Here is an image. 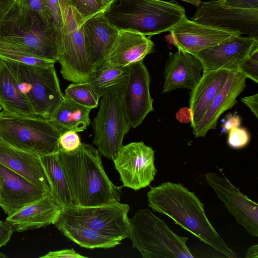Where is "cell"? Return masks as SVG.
I'll list each match as a JSON object with an SVG mask.
<instances>
[{
	"label": "cell",
	"instance_id": "obj_16",
	"mask_svg": "<svg viewBox=\"0 0 258 258\" xmlns=\"http://www.w3.org/2000/svg\"><path fill=\"white\" fill-rule=\"evenodd\" d=\"M119 30L99 13L83 23V34L88 60L95 71L107 66Z\"/></svg>",
	"mask_w": 258,
	"mask_h": 258
},
{
	"label": "cell",
	"instance_id": "obj_11",
	"mask_svg": "<svg viewBox=\"0 0 258 258\" xmlns=\"http://www.w3.org/2000/svg\"><path fill=\"white\" fill-rule=\"evenodd\" d=\"M154 151L143 142L123 145L113 160L123 186L138 190L149 186L157 173Z\"/></svg>",
	"mask_w": 258,
	"mask_h": 258
},
{
	"label": "cell",
	"instance_id": "obj_29",
	"mask_svg": "<svg viewBox=\"0 0 258 258\" xmlns=\"http://www.w3.org/2000/svg\"><path fill=\"white\" fill-rule=\"evenodd\" d=\"M0 57L26 64L47 66L55 61L38 57L22 47L0 38Z\"/></svg>",
	"mask_w": 258,
	"mask_h": 258
},
{
	"label": "cell",
	"instance_id": "obj_43",
	"mask_svg": "<svg viewBox=\"0 0 258 258\" xmlns=\"http://www.w3.org/2000/svg\"><path fill=\"white\" fill-rule=\"evenodd\" d=\"M183 2H186L196 7H199L202 2L201 0H181Z\"/></svg>",
	"mask_w": 258,
	"mask_h": 258
},
{
	"label": "cell",
	"instance_id": "obj_31",
	"mask_svg": "<svg viewBox=\"0 0 258 258\" xmlns=\"http://www.w3.org/2000/svg\"><path fill=\"white\" fill-rule=\"evenodd\" d=\"M16 2L17 9L36 12L45 22L52 23L46 0H16Z\"/></svg>",
	"mask_w": 258,
	"mask_h": 258
},
{
	"label": "cell",
	"instance_id": "obj_19",
	"mask_svg": "<svg viewBox=\"0 0 258 258\" xmlns=\"http://www.w3.org/2000/svg\"><path fill=\"white\" fill-rule=\"evenodd\" d=\"M246 78L238 71L228 72L222 89L214 99L201 120L192 128L195 138L206 136L216 128L219 118L237 103L236 99L246 87Z\"/></svg>",
	"mask_w": 258,
	"mask_h": 258
},
{
	"label": "cell",
	"instance_id": "obj_41",
	"mask_svg": "<svg viewBox=\"0 0 258 258\" xmlns=\"http://www.w3.org/2000/svg\"><path fill=\"white\" fill-rule=\"evenodd\" d=\"M241 101L252 112L256 118H258V94L245 96L241 98Z\"/></svg>",
	"mask_w": 258,
	"mask_h": 258
},
{
	"label": "cell",
	"instance_id": "obj_9",
	"mask_svg": "<svg viewBox=\"0 0 258 258\" xmlns=\"http://www.w3.org/2000/svg\"><path fill=\"white\" fill-rule=\"evenodd\" d=\"M130 207L120 202L95 206H76L61 214L78 220L101 234L120 241L129 238Z\"/></svg>",
	"mask_w": 258,
	"mask_h": 258
},
{
	"label": "cell",
	"instance_id": "obj_22",
	"mask_svg": "<svg viewBox=\"0 0 258 258\" xmlns=\"http://www.w3.org/2000/svg\"><path fill=\"white\" fill-rule=\"evenodd\" d=\"M154 46L149 36L135 31L120 30L108 56L107 66L126 67L143 61L153 51Z\"/></svg>",
	"mask_w": 258,
	"mask_h": 258
},
{
	"label": "cell",
	"instance_id": "obj_18",
	"mask_svg": "<svg viewBox=\"0 0 258 258\" xmlns=\"http://www.w3.org/2000/svg\"><path fill=\"white\" fill-rule=\"evenodd\" d=\"M203 68L193 54L178 49L169 52L164 72L162 93L178 89H193L201 79Z\"/></svg>",
	"mask_w": 258,
	"mask_h": 258
},
{
	"label": "cell",
	"instance_id": "obj_30",
	"mask_svg": "<svg viewBox=\"0 0 258 258\" xmlns=\"http://www.w3.org/2000/svg\"><path fill=\"white\" fill-rule=\"evenodd\" d=\"M64 95L76 102L91 109L96 108L99 97L89 82L72 83L64 91Z\"/></svg>",
	"mask_w": 258,
	"mask_h": 258
},
{
	"label": "cell",
	"instance_id": "obj_14",
	"mask_svg": "<svg viewBox=\"0 0 258 258\" xmlns=\"http://www.w3.org/2000/svg\"><path fill=\"white\" fill-rule=\"evenodd\" d=\"M129 66L130 73L124 91L123 104L131 126L135 128L154 111L153 100L150 92L151 77L143 61Z\"/></svg>",
	"mask_w": 258,
	"mask_h": 258
},
{
	"label": "cell",
	"instance_id": "obj_15",
	"mask_svg": "<svg viewBox=\"0 0 258 258\" xmlns=\"http://www.w3.org/2000/svg\"><path fill=\"white\" fill-rule=\"evenodd\" d=\"M169 31L165 38L169 43L193 54L238 35L189 20L186 16Z\"/></svg>",
	"mask_w": 258,
	"mask_h": 258
},
{
	"label": "cell",
	"instance_id": "obj_20",
	"mask_svg": "<svg viewBox=\"0 0 258 258\" xmlns=\"http://www.w3.org/2000/svg\"><path fill=\"white\" fill-rule=\"evenodd\" d=\"M62 211L52 196L48 195L8 216L5 221L14 232H23L54 225Z\"/></svg>",
	"mask_w": 258,
	"mask_h": 258
},
{
	"label": "cell",
	"instance_id": "obj_24",
	"mask_svg": "<svg viewBox=\"0 0 258 258\" xmlns=\"http://www.w3.org/2000/svg\"><path fill=\"white\" fill-rule=\"evenodd\" d=\"M54 225L67 238L82 247L107 249L121 243V241L106 237L87 225L61 213Z\"/></svg>",
	"mask_w": 258,
	"mask_h": 258
},
{
	"label": "cell",
	"instance_id": "obj_36",
	"mask_svg": "<svg viewBox=\"0 0 258 258\" xmlns=\"http://www.w3.org/2000/svg\"><path fill=\"white\" fill-rule=\"evenodd\" d=\"M16 9V0H0V35Z\"/></svg>",
	"mask_w": 258,
	"mask_h": 258
},
{
	"label": "cell",
	"instance_id": "obj_37",
	"mask_svg": "<svg viewBox=\"0 0 258 258\" xmlns=\"http://www.w3.org/2000/svg\"><path fill=\"white\" fill-rule=\"evenodd\" d=\"M41 258H88L76 252L73 248L50 251Z\"/></svg>",
	"mask_w": 258,
	"mask_h": 258
},
{
	"label": "cell",
	"instance_id": "obj_46",
	"mask_svg": "<svg viewBox=\"0 0 258 258\" xmlns=\"http://www.w3.org/2000/svg\"><path fill=\"white\" fill-rule=\"evenodd\" d=\"M2 110H3V108H2V105L0 103V111H1Z\"/></svg>",
	"mask_w": 258,
	"mask_h": 258
},
{
	"label": "cell",
	"instance_id": "obj_1",
	"mask_svg": "<svg viewBox=\"0 0 258 258\" xmlns=\"http://www.w3.org/2000/svg\"><path fill=\"white\" fill-rule=\"evenodd\" d=\"M147 198L148 206L154 211L168 216L224 257H237L210 223L203 203L182 184L163 182L151 187Z\"/></svg>",
	"mask_w": 258,
	"mask_h": 258
},
{
	"label": "cell",
	"instance_id": "obj_42",
	"mask_svg": "<svg viewBox=\"0 0 258 258\" xmlns=\"http://www.w3.org/2000/svg\"><path fill=\"white\" fill-rule=\"evenodd\" d=\"M246 257L257 258L258 257V245L256 244L250 247L246 252Z\"/></svg>",
	"mask_w": 258,
	"mask_h": 258
},
{
	"label": "cell",
	"instance_id": "obj_12",
	"mask_svg": "<svg viewBox=\"0 0 258 258\" xmlns=\"http://www.w3.org/2000/svg\"><path fill=\"white\" fill-rule=\"evenodd\" d=\"M205 176L208 184L236 221L249 234L257 237V204L241 192L223 174L222 176L215 172H208Z\"/></svg>",
	"mask_w": 258,
	"mask_h": 258
},
{
	"label": "cell",
	"instance_id": "obj_33",
	"mask_svg": "<svg viewBox=\"0 0 258 258\" xmlns=\"http://www.w3.org/2000/svg\"><path fill=\"white\" fill-rule=\"evenodd\" d=\"M246 78L258 83V48L243 61L238 71Z\"/></svg>",
	"mask_w": 258,
	"mask_h": 258
},
{
	"label": "cell",
	"instance_id": "obj_10",
	"mask_svg": "<svg viewBox=\"0 0 258 258\" xmlns=\"http://www.w3.org/2000/svg\"><path fill=\"white\" fill-rule=\"evenodd\" d=\"M191 20L220 30L258 36V9H243L227 6L221 0L202 2Z\"/></svg>",
	"mask_w": 258,
	"mask_h": 258
},
{
	"label": "cell",
	"instance_id": "obj_8",
	"mask_svg": "<svg viewBox=\"0 0 258 258\" xmlns=\"http://www.w3.org/2000/svg\"><path fill=\"white\" fill-rule=\"evenodd\" d=\"M125 85L126 83L121 84L103 94L93 122L94 144L101 155L112 161L122 147L124 137L131 127L123 104Z\"/></svg>",
	"mask_w": 258,
	"mask_h": 258
},
{
	"label": "cell",
	"instance_id": "obj_28",
	"mask_svg": "<svg viewBox=\"0 0 258 258\" xmlns=\"http://www.w3.org/2000/svg\"><path fill=\"white\" fill-rule=\"evenodd\" d=\"M130 73V66L107 65L96 71L89 82L100 98L109 90L126 83Z\"/></svg>",
	"mask_w": 258,
	"mask_h": 258
},
{
	"label": "cell",
	"instance_id": "obj_4",
	"mask_svg": "<svg viewBox=\"0 0 258 258\" xmlns=\"http://www.w3.org/2000/svg\"><path fill=\"white\" fill-rule=\"evenodd\" d=\"M129 238L143 258H193L187 237L175 234L148 209L139 210L130 219Z\"/></svg>",
	"mask_w": 258,
	"mask_h": 258
},
{
	"label": "cell",
	"instance_id": "obj_44",
	"mask_svg": "<svg viewBox=\"0 0 258 258\" xmlns=\"http://www.w3.org/2000/svg\"><path fill=\"white\" fill-rule=\"evenodd\" d=\"M115 0H101L102 5L108 8L109 6H110Z\"/></svg>",
	"mask_w": 258,
	"mask_h": 258
},
{
	"label": "cell",
	"instance_id": "obj_5",
	"mask_svg": "<svg viewBox=\"0 0 258 258\" xmlns=\"http://www.w3.org/2000/svg\"><path fill=\"white\" fill-rule=\"evenodd\" d=\"M61 134L49 119L0 112V141L16 148L38 155L55 153Z\"/></svg>",
	"mask_w": 258,
	"mask_h": 258
},
{
	"label": "cell",
	"instance_id": "obj_17",
	"mask_svg": "<svg viewBox=\"0 0 258 258\" xmlns=\"http://www.w3.org/2000/svg\"><path fill=\"white\" fill-rule=\"evenodd\" d=\"M48 195L50 194L0 163V207L8 216Z\"/></svg>",
	"mask_w": 258,
	"mask_h": 258
},
{
	"label": "cell",
	"instance_id": "obj_7",
	"mask_svg": "<svg viewBox=\"0 0 258 258\" xmlns=\"http://www.w3.org/2000/svg\"><path fill=\"white\" fill-rule=\"evenodd\" d=\"M0 38L17 44L35 56L57 61L56 35L52 23L36 12L17 8L3 29Z\"/></svg>",
	"mask_w": 258,
	"mask_h": 258
},
{
	"label": "cell",
	"instance_id": "obj_13",
	"mask_svg": "<svg viewBox=\"0 0 258 258\" xmlns=\"http://www.w3.org/2000/svg\"><path fill=\"white\" fill-rule=\"evenodd\" d=\"M257 48L258 38L237 35L194 55L201 62L203 72L219 70L235 71Z\"/></svg>",
	"mask_w": 258,
	"mask_h": 258
},
{
	"label": "cell",
	"instance_id": "obj_45",
	"mask_svg": "<svg viewBox=\"0 0 258 258\" xmlns=\"http://www.w3.org/2000/svg\"><path fill=\"white\" fill-rule=\"evenodd\" d=\"M7 257V255H6L4 253H3L0 251V258H5Z\"/></svg>",
	"mask_w": 258,
	"mask_h": 258
},
{
	"label": "cell",
	"instance_id": "obj_27",
	"mask_svg": "<svg viewBox=\"0 0 258 258\" xmlns=\"http://www.w3.org/2000/svg\"><path fill=\"white\" fill-rule=\"evenodd\" d=\"M91 109L64 94L62 100L49 119L62 133L68 131L81 132L90 123L89 113Z\"/></svg>",
	"mask_w": 258,
	"mask_h": 258
},
{
	"label": "cell",
	"instance_id": "obj_39",
	"mask_svg": "<svg viewBox=\"0 0 258 258\" xmlns=\"http://www.w3.org/2000/svg\"><path fill=\"white\" fill-rule=\"evenodd\" d=\"M224 4L240 9H258V0H221Z\"/></svg>",
	"mask_w": 258,
	"mask_h": 258
},
{
	"label": "cell",
	"instance_id": "obj_35",
	"mask_svg": "<svg viewBox=\"0 0 258 258\" xmlns=\"http://www.w3.org/2000/svg\"><path fill=\"white\" fill-rule=\"evenodd\" d=\"M59 148L65 152H73L78 149L82 143L77 132L68 131L62 133L58 140Z\"/></svg>",
	"mask_w": 258,
	"mask_h": 258
},
{
	"label": "cell",
	"instance_id": "obj_38",
	"mask_svg": "<svg viewBox=\"0 0 258 258\" xmlns=\"http://www.w3.org/2000/svg\"><path fill=\"white\" fill-rule=\"evenodd\" d=\"M241 123V118L239 115L228 113L225 116L221 126V132L228 133L231 130L239 127Z\"/></svg>",
	"mask_w": 258,
	"mask_h": 258
},
{
	"label": "cell",
	"instance_id": "obj_21",
	"mask_svg": "<svg viewBox=\"0 0 258 258\" xmlns=\"http://www.w3.org/2000/svg\"><path fill=\"white\" fill-rule=\"evenodd\" d=\"M0 163L52 196L50 184L39 155L0 141Z\"/></svg>",
	"mask_w": 258,
	"mask_h": 258
},
{
	"label": "cell",
	"instance_id": "obj_23",
	"mask_svg": "<svg viewBox=\"0 0 258 258\" xmlns=\"http://www.w3.org/2000/svg\"><path fill=\"white\" fill-rule=\"evenodd\" d=\"M228 72L224 70L203 72L199 82L190 90L189 108L191 115V128L201 120L212 102L223 87Z\"/></svg>",
	"mask_w": 258,
	"mask_h": 258
},
{
	"label": "cell",
	"instance_id": "obj_2",
	"mask_svg": "<svg viewBox=\"0 0 258 258\" xmlns=\"http://www.w3.org/2000/svg\"><path fill=\"white\" fill-rule=\"evenodd\" d=\"M58 154L76 206L120 202L122 186L115 185L109 179L97 149L82 143L73 152L59 148Z\"/></svg>",
	"mask_w": 258,
	"mask_h": 258
},
{
	"label": "cell",
	"instance_id": "obj_25",
	"mask_svg": "<svg viewBox=\"0 0 258 258\" xmlns=\"http://www.w3.org/2000/svg\"><path fill=\"white\" fill-rule=\"evenodd\" d=\"M0 103L3 110L23 116L38 117L27 98L19 90L15 76L0 57Z\"/></svg>",
	"mask_w": 258,
	"mask_h": 258
},
{
	"label": "cell",
	"instance_id": "obj_40",
	"mask_svg": "<svg viewBox=\"0 0 258 258\" xmlns=\"http://www.w3.org/2000/svg\"><path fill=\"white\" fill-rule=\"evenodd\" d=\"M13 232L5 221L0 220V248L9 241Z\"/></svg>",
	"mask_w": 258,
	"mask_h": 258
},
{
	"label": "cell",
	"instance_id": "obj_32",
	"mask_svg": "<svg viewBox=\"0 0 258 258\" xmlns=\"http://www.w3.org/2000/svg\"><path fill=\"white\" fill-rule=\"evenodd\" d=\"M74 5L84 22L99 13L104 12L107 8L101 0H73Z\"/></svg>",
	"mask_w": 258,
	"mask_h": 258
},
{
	"label": "cell",
	"instance_id": "obj_6",
	"mask_svg": "<svg viewBox=\"0 0 258 258\" xmlns=\"http://www.w3.org/2000/svg\"><path fill=\"white\" fill-rule=\"evenodd\" d=\"M3 59V58H2ZM35 113L49 119L63 98L54 64L38 66L3 59Z\"/></svg>",
	"mask_w": 258,
	"mask_h": 258
},
{
	"label": "cell",
	"instance_id": "obj_34",
	"mask_svg": "<svg viewBox=\"0 0 258 258\" xmlns=\"http://www.w3.org/2000/svg\"><path fill=\"white\" fill-rule=\"evenodd\" d=\"M250 136L248 131L241 127L231 130L228 133L227 144L234 149H240L246 147L249 143Z\"/></svg>",
	"mask_w": 258,
	"mask_h": 258
},
{
	"label": "cell",
	"instance_id": "obj_3",
	"mask_svg": "<svg viewBox=\"0 0 258 258\" xmlns=\"http://www.w3.org/2000/svg\"><path fill=\"white\" fill-rule=\"evenodd\" d=\"M103 15L119 31L151 37L169 31L185 16V11L174 1L115 0Z\"/></svg>",
	"mask_w": 258,
	"mask_h": 258
},
{
	"label": "cell",
	"instance_id": "obj_26",
	"mask_svg": "<svg viewBox=\"0 0 258 258\" xmlns=\"http://www.w3.org/2000/svg\"><path fill=\"white\" fill-rule=\"evenodd\" d=\"M39 156L50 184L52 197L62 210L76 207L58 151Z\"/></svg>",
	"mask_w": 258,
	"mask_h": 258
}]
</instances>
